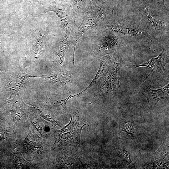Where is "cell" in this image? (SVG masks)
I'll return each mask as SVG.
<instances>
[{
	"instance_id": "obj_6",
	"label": "cell",
	"mask_w": 169,
	"mask_h": 169,
	"mask_svg": "<svg viewBox=\"0 0 169 169\" xmlns=\"http://www.w3.org/2000/svg\"><path fill=\"white\" fill-rule=\"evenodd\" d=\"M141 25L147 29L153 39L166 37L169 38V25L165 22L156 19L151 15L148 7L144 8L141 12Z\"/></svg>"
},
{
	"instance_id": "obj_15",
	"label": "cell",
	"mask_w": 169,
	"mask_h": 169,
	"mask_svg": "<svg viewBox=\"0 0 169 169\" xmlns=\"http://www.w3.org/2000/svg\"><path fill=\"white\" fill-rule=\"evenodd\" d=\"M28 130V134L23 142L24 147L27 150L34 148L38 138L32 128L29 127Z\"/></svg>"
},
{
	"instance_id": "obj_2",
	"label": "cell",
	"mask_w": 169,
	"mask_h": 169,
	"mask_svg": "<svg viewBox=\"0 0 169 169\" xmlns=\"http://www.w3.org/2000/svg\"><path fill=\"white\" fill-rule=\"evenodd\" d=\"M71 117L68 124L56 131L54 149L67 145L74 147L80 146L81 131L86 123L76 114H74Z\"/></svg>"
},
{
	"instance_id": "obj_14",
	"label": "cell",
	"mask_w": 169,
	"mask_h": 169,
	"mask_svg": "<svg viewBox=\"0 0 169 169\" xmlns=\"http://www.w3.org/2000/svg\"><path fill=\"white\" fill-rule=\"evenodd\" d=\"M31 77L43 78V76H34L27 74L25 70L20 71L12 78L9 83L8 89L9 93L11 95L17 94L23 85L25 80Z\"/></svg>"
},
{
	"instance_id": "obj_17",
	"label": "cell",
	"mask_w": 169,
	"mask_h": 169,
	"mask_svg": "<svg viewBox=\"0 0 169 169\" xmlns=\"http://www.w3.org/2000/svg\"><path fill=\"white\" fill-rule=\"evenodd\" d=\"M71 6L74 25L76 17L79 12L83 0H69Z\"/></svg>"
},
{
	"instance_id": "obj_10",
	"label": "cell",
	"mask_w": 169,
	"mask_h": 169,
	"mask_svg": "<svg viewBox=\"0 0 169 169\" xmlns=\"http://www.w3.org/2000/svg\"><path fill=\"white\" fill-rule=\"evenodd\" d=\"M46 8V11H51L56 13L61 19V25L64 29L67 30L69 24L74 23L72 11L66 5L60 3H53L48 5Z\"/></svg>"
},
{
	"instance_id": "obj_13",
	"label": "cell",
	"mask_w": 169,
	"mask_h": 169,
	"mask_svg": "<svg viewBox=\"0 0 169 169\" xmlns=\"http://www.w3.org/2000/svg\"><path fill=\"white\" fill-rule=\"evenodd\" d=\"M43 78L53 82L62 84H69L73 79L72 72L67 70L65 68L61 69L58 72L43 75Z\"/></svg>"
},
{
	"instance_id": "obj_8",
	"label": "cell",
	"mask_w": 169,
	"mask_h": 169,
	"mask_svg": "<svg viewBox=\"0 0 169 169\" xmlns=\"http://www.w3.org/2000/svg\"><path fill=\"white\" fill-rule=\"evenodd\" d=\"M114 52L100 58L99 69L88 86L81 92L84 93L92 86L97 85L96 90L102 84L108 75L114 61Z\"/></svg>"
},
{
	"instance_id": "obj_4",
	"label": "cell",
	"mask_w": 169,
	"mask_h": 169,
	"mask_svg": "<svg viewBox=\"0 0 169 169\" xmlns=\"http://www.w3.org/2000/svg\"><path fill=\"white\" fill-rule=\"evenodd\" d=\"M124 36L112 32L102 34L96 40L93 47L94 56L96 58L102 57L120 49L127 42Z\"/></svg>"
},
{
	"instance_id": "obj_11",
	"label": "cell",
	"mask_w": 169,
	"mask_h": 169,
	"mask_svg": "<svg viewBox=\"0 0 169 169\" xmlns=\"http://www.w3.org/2000/svg\"><path fill=\"white\" fill-rule=\"evenodd\" d=\"M169 84L163 88L153 90L147 86L142 89V93L146 98L150 108L155 107L160 100L167 98L169 94Z\"/></svg>"
},
{
	"instance_id": "obj_21",
	"label": "cell",
	"mask_w": 169,
	"mask_h": 169,
	"mask_svg": "<svg viewBox=\"0 0 169 169\" xmlns=\"http://www.w3.org/2000/svg\"><path fill=\"white\" fill-rule=\"evenodd\" d=\"M1 43L0 42V49H2V47H1V44H0Z\"/></svg>"
},
{
	"instance_id": "obj_1",
	"label": "cell",
	"mask_w": 169,
	"mask_h": 169,
	"mask_svg": "<svg viewBox=\"0 0 169 169\" xmlns=\"http://www.w3.org/2000/svg\"><path fill=\"white\" fill-rule=\"evenodd\" d=\"M114 8L106 0H97L91 4L84 12L83 19L79 27L73 33L70 40L73 46V64H75L74 53L76 44L86 31L95 29L97 32L114 17Z\"/></svg>"
},
{
	"instance_id": "obj_3",
	"label": "cell",
	"mask_w": 169,
	"mask_h": 169,
	"mask_svg": "<svg viewBox=\"0 0 169 169\" xmlns=\"http://www.w3.org/2000/svg\"><path fill=\"white\" fill-rule=\"evenodd\" d=\"M112 32L125 36H137L144 35L151 41L154 39L147 30L136 22L112 18L107 21L97 31L103 34Z\"/></svg>"
},
{
	"instance_id": "obj_19",
	"label": "cell",
	"mask_w": 169,
	"mask_h": 169,
	"mask_svg": "<svg viewBox=\"0 0 169 169\" xmlns=\"http://www.w3.org/2000/svg\"><path fill=\"white\" fill-rule=\"evenodd\" d=\"M80 95H81V94L80 93H79L77 94L74 95L70 94L68 97L62 100H51L53 104L55 106L59 107L61 105H64V106H65V107H66V103L67 100H68L72 97L78 96Z\"/></svg>"
},
{
	"instance_id": "obj_22",
	"label": "cell",
	"mask_w": 169,
	"mask_h": 169,
	"mask_svg": "<svg viewBox=\"0 0 169 169\" xmlns=\"http://www.w3.org/2000/svg\"><path fill=\"white\" fill-rule=\"evenodd\" d=\"M1 69H0V71Z\"/></svg>"
},
{
	"instance_id": "obj_5",
	"label": "cell",
	"mask_w": 169,
	"mask_h": 169,
	"mask_svg": "<svg viewBox=\"0 0 169 169\" xmlns=\"http://www.w3.org/2000/svg\"><path fill=\"white\" fill-rule=\"evenodd\" d=\"M124 62L122 55L117 51L114 52V61L110 71L101 85L96 90L95 95H103L120 89V74Z\"/></svg>"
},
{
	"instance_id": "obj_7",
	"label": "cell",
	"mask_w": 169,
	"mask_h": 169,
	"mask_svg": "<svg viewBox=\"0 0 169 169\" xmlns=\"http://www.w3.org/2000/svg\"><path fill=\"white\" fill-rule=\"evenodd\" d=\"M169 53L168 44L164 45L162 52L157 56L150 59L141 64L132 65L131 67L136 68L140 67H146L151 70V73L143 82L150 76L156 79H160L164 75L165 67L169 62Z\"/></svg>"
},
{
	"instance_id": "obj_12",
	"label": "cell",
	"mask_w": 169,
	"mask_h": 169,
	"mask_svg": "<svg viewBox=\"0 0 169 169\" xmlns=\"http://www.w3.org/2000/svg\"><path fill=\"white\" fill-rule=\"evenodd\" d=\"M72 25V23H71L69 26L66 33L60 42L58 48L56 57L61 69L65 68V57L70 44V35Z\"/></svg>"
},
{
	"instance_id": "obj_16",
	"label": "cell",
	"mask_w": 169,
	"mask_h": 169,
	"mask_svg": "<svg viewBox=\"0 0 169 169\" xmlns=\"http://www.w3.org/2000/svg\"><path fill=\"white\" fill-rule=\"evenodd\" d=\"M13 155L16 168L27 169L32 167V165L26 160L20 152H13Z\"/></svg>"
},
{
	"instance_id": "obj_18",
	"label": "cell",
	"mask_w": 169,
	"mask_h": 169,
	"mask_svg": "<svg viewBox=\"0 0 169 169\" xmlns=\"http://www.w3.org/2000/svg\"><path fill=\"white\" fill-rule=\"evenodd\" d=\"M120 133L122 131L126 132L128 134L131 135L133 137V134L134 133V129L133 125L130 122L125 121L120 123Z\"/></svg>"
},
{
	"instance_id": "obj_9",
	"label": "cell",
	"mask_w": 169,
	"mask_h": 169,
	"mask_svg": "<svg viewBox=\"0 0 169 169\" xmlns=\"http://www.w3.org/2000/svg\"><path fill=\"white\" fill-rule=\"evenodd\" d=\"M11 103L12 104L11 115L13 121V129L16 137L19 121L23 115L29 112L31 108L23 102L19 95L15 96L11 101Z\"/></svg>"
},
{
	"instance_id": "obj_20",
	"label": "cell",
	"mask_w": 169,
	"mask_h": 169,
	"mask_svg": "<svg viewBox=\"0 0 169 169\" xmlns=\"http://www.w3.org/2000/svg\"><path fill=\"white\" fill-rule=\"evenodd\" d=\"M39 0H31L32 2H33V3L37 2L38 1H39Z\"/></svg>"
}]
</instances>
